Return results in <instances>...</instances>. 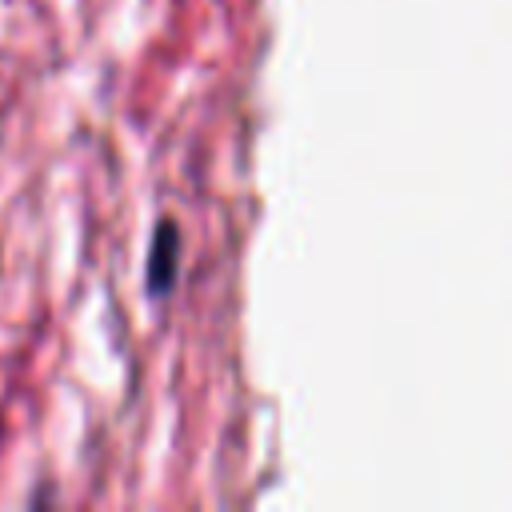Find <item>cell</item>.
Masks as SVG:
<instances>
[{"instance_id":"obj_1","label":"cell","mask_w":512,"mask_h":512,"mask_svg":"<svg viewBox=\"0 0 512 512\" xmlns=\"http://www.w3.org/2000/svg\"><path fill=\"white\" fill-rule=\"evenodd\" d=\"M176 268H180V228L172 220H160L148 244V272L144 284L152 296H168L176 284Z\"/></svg>"}]
</instances>
